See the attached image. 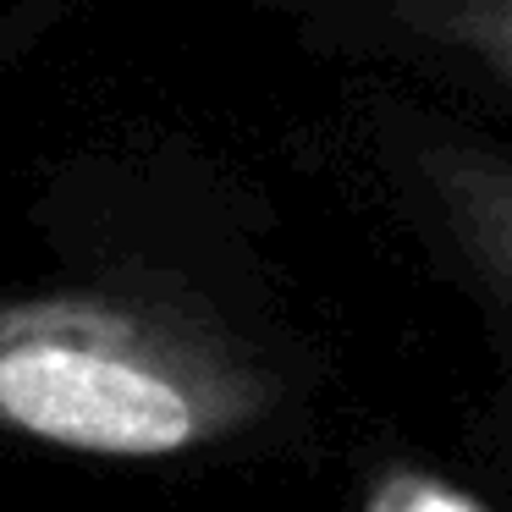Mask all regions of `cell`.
<instances>
[{
  "mask_svg": "<svg viewBox=\"0 0 512 512\" xmlns=\"http://www.w3.org/2000/svg\"><path fill=\"white\" fill-rule=\"evenodd\" d=\"M281 380L193 309L133 292L0 298V435L89 457H182L254 430Z\"/></svg>",
  "mask_w": 512,
  "mask_h": 512,
  "instance_id": "cell-1",
  "label": "cell"
},
{
  "mask_svg": "<svg viewBox=\"0 0 512 512\" xmlns=\"http://www.w3.org/2000/svg\"><path fill=\"white\" fill-rule=\"evenodd\" d=\"M424 188L468 265L512 303V155L457 138L424 144Z\"/></svg>",
  "mask_w": 512,
  "mask_h": 512,
  "instance_id": "cell-2",
  "label": "cell"
},
{
  "mask_svg": "<svg viewBox=\"0 0 512 512\" xmlns=\"http://www.w3.org/2000/svg\"><path fill=\"white\" fill-rule=\"evenodd\" d=\"M408 17L512 83V0H408Z\"/></svg>",
  "mask_w": 512,
  "mask_h": 512,
  "instance_id": "cell-3",
  "label": "cell"
},
{
  "mask_svg": "<svg viewBox=\"0 0 512 512\" xmlns=\"http://www.w3.org/2000/svg\"><path fill=\"white\" fill-rule=\"evenodd\" d=\"M364 512H479L463 490H452L446 479L430 474H386L375 485Z\"/></svg>",
  "mask_w": 512,
  "mask_h": 512,
  "instance_id": "cell-4",
  "label": "cell"
}]
</instances>
